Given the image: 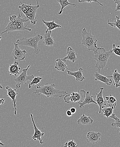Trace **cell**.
<instances>
[{
    "label": "cell",
    "mask_w": 120,
    "mask_h": 147,
    "mask_svg": "<svg viewBox=\"0 0 120 147\" xmlns=\"http://www.w3.org/2000/svg\"><path fill=\"white\" fill-rule=\"evenodd\" d=\"M55 68L58 70L62 71H64L65 70L68 68L66 62L63 61L60 58L56 60Z\"/></svg>",
    "instance_id": "44dd1931"
},
{
    "label": "cell",
    "mask_w": 120,
    "mask_h": 147,
    "mask_svg": "<svg viewBox=\"0 0 120 147\" xmlns=\"http://www.w3.org/2000/svg\"><path fill=\"white\" fill-rule=\"evenodd\" d=\"M112 53H114L115 55L119 56L120 57V46L119 45L116 47L115 44H113V49L110 50Z\"/></svg>",
    "instance_id": "4dcf8cb0"
},
{
    "label": "cell",
    "mask_w": 120,
    "mask_h": 147,
    "mask_svg": "<svg viewBox=\"0 0 120 147\" xmlns=\"http://www.w3.org/2000/svg\"><path fill=\"white\" fill-rule=\"evenodd\" d=\"M20 1L21 6L18 7L19 11L24 14L26 17L30 21L32 25L36 24L38 20L35 16L37 9L40 7L38 1H37V5L35 6H32L31 4H27L26 3L22 2L20 0Z\"/></svg>",
    "instance_id": "277c9868"
},
{
    "label": "cell",
    "mask_w": 120,
    "mask_h": 147,
    "mask_svg": "<svg viewBox=\"0 0 120 147\" xmlns=\"http://www.w3.org/2000/svg\"><path fill=\"white\" fill-rule=\"evenodd\" d=\"M0 145H1V146H5V145H4V144H3V143L2 142H1V140H0Z\"/></svg>",
    "instance_id": "8d00e7d4"
},
{
    "label": "cell",
    "mask_w": 120,
    "mask_h": 147,
    "mask_svg": "<svg viewBox=\"0 0 120 147\" xmlns=\"http://www.w3.org/2000/svg\"><path fill=\"white\" fill-rule=\"evenodd\" d=\"M114 1L115 3L117 4V6H116V8H115V11H120V0H113Z\"/></svg>",
    "instance_id": "d6a6232c"
},
{
    "label": "cell",
    "mask_w": 120,
    "mask_h": 147,
    "mask_svg": "<svg viewBox=\"0 0 120 147\" xmlns=\"http://www.w3.org/2000/svg\"><path fill=\"white\" fill-rule=\"evenodd\" d=\"M30 117L32 119V122L33 123V125L35 133L34 135L32 137V139L35 141H39L41 144H43V140L42 137H43L44 135V133L41 132L40 130H39L36 125L35 123L33 117V115L32 114H30Z\"/></svg>",
    "instance_id": "30bf717a"
},
{
    "label": "cell",
    "mask_w": 120,
    "mask_h": 147,
    "mask_svg": "<svg viewBox=\"0 0 120 147\" xmlns=\"http://www.w3.org/2000/svg\"><path fill=\"white\" fill-rule=\"evenodd\" d=\"M86 92L84 90H81L77 92H72L71 94L66 95L64 96V100L66 102H82L86 96Z\"/></svg>",
    "instance_id": "ba28073f"
},
{
    "label": "cell",
    "mask_w": 120,
    "mask_h": 147,
    "mask_svg": "<svg viewBox=\"0 0 120 147\" xmlns=\"http://www.w3.org/2000/svg\"><path fill=\"white\" fill-rule=\"evenodd\" d=\"M95 55L92 56L93 58L96 61V67L98 73H100V69H102L104 73V68L105 67L109 57L112 54L110 51L107 52L105 49L103 48H98L96 52H94Z\"/></svg>",
    "instance_id": "3957f363"
},
{
    "label": "cell",
    "mask_w": 120,
    "mask_h": 147,
    "mask_svg": "<svg viewBox=\"0 0 120 147\" xmlns=\"http://www.w3.org/2000/svg\"><path fill=\"white\" fill-rule=\"evenodd\" d=\"M5 99H0V105H1V104H3V103H4V102H5Z\"/></svg>",
    "instance_id": "d590c367"
},
{
    "label": "cell",
    "mask_w": 120,
    "mask_h": 147,
    "mask_svg": "<svg viewBox=\"0 0 120 147\" xmlns=\"http://www.w3.org/2000/svg\"><path fill=\"white\" fill-rule=\"evenodd\" d=\"M66 114L68 117H71V116L73 115V114H72V112L70 111V110H68L66 111Z\"/></svg>",
    "instance_id": "e575fe53"
},
{
    "label": "cell",
    "mask_w": 120,
    "mask_h": 147,
    "mask_svg": "<svg viewBox=\"0 0 120 147\" xmlns=\"http://www.w3.org/2000/svg\"><path fill=\"white\" fill-rule=\"evenodd\" d=\"M93 122V120L91 118L90 116H86L84 114L81 116L80 118L77 121L78 124L82 125L91 124Z\"/></svg>",
    "instance_id": "ffe728a7"
},
{
    "label": "cell",
    "mask_w": 120,
    "mask_h": 147,
    "mask_svg": "<svg viewBox=\"0 0 120 147\" xmlns=\"http://www.w3.org/2000/svg\"><path fill=\"white\" fill-rule=\"evenodd\" d=\"M83 69L82 68H80L78 71L72 72V71H67V73L68 75L75 77L76 81L82 82L85 79V77L83 76Z\"/></svg>",
    "instance_id": "d6986e66"
},
{
    "label": "cell",
    "mask_w": 120,
    "mask_h": 147,
    "mask_svg": "<svg viewBox=\"0 0 120 147\" xmlns=\"http://www.w3.org/2000/svg\"><path fill=\"white\" fill-rule=\"evenodd\" d=\"M42 79V78L40 76L34 77L33 80L31 81L30 83H29V88H30L33 86L35 85H38V84L41 82V80Z\"/></svg>",
    "instance_id": "f1b7e54d"
},
{
    "label": "cell",
    "mask_w": 120,
    "mask_h": 147,
    "mask_svg": "<svg viewBox=\"0 0 120 147\" xmlns=\"http://www.w3.org/2000/svg\"><path fill=\"white\" fill-rule=\"evenodd\" d=\"M41 20L45 25L47 27V30H48L52 31L56 28L61 27V26L55 23L54 20L51 21H45L43 19H42Z\"/></svg>",
    "instance_id": "7402d4cb"
},
{
    "label": "cell",
    "mask_w": 120,
    "mask_h": 147,
    "mask_svg": "<svg viewBox=\"0 0 120 147\" xmlns=\"http://www.w3.org/2000/svg\"><path fill=\"white\" fill-rule=\"evenodd\" d=\"M93 97V96L90 94L89 91H87L86 93V96H85L84 100L82 102H78V103L79 104V108H83L85 105L89 104L90 103H95V104H97L96 102L94 100Z\"/></svg>",
    "instance_id": "e0dca14e"
},
{
    "label": "cell",
    "mask_w": 120,
    "mask_h": 147,
    "mask_svg": "<svg viewBox=\"0 0 120 147\" xmlns=\"http://www.w3.org/2000/svg\"><path fill=\"white\" fill-rule=\"evenodd\" d=\"M30 67L29 65L27 68L23 69L22 72L18 76L16 77V78L14 79V80L16 83V87L17 88H20L21 85L24 84H26V83L29 84L28 81H32L33 79L34 78L33 75H27V71L28 69Z\"/></svg>",
    "instance_id": "52a82bcc"
},
{
    "label": "cell",
    "mask_w": 120,
    "mask_h": 147,
    "mask_svg": "<svg viewBox=\"0 0 120 147\" xmlns=\"http://www.w3.org/2000/svg\"><path fill=\"white\" fill-rule=\"evenodd\" d=\"M67 56L61 59L63 61L66 62V60H69L72 62L74 63L77 60V54L75 51L70 47L67 48Z\"/></svg>",
    "instance_id": "9a60e30c"
},
{
    "label": "cell",
    "mask_w": 120,
    "mask_h": 147,
    "mask_svg": "<svg viewBox=\"0 0 120 147\" xmlns=\"http://www.w3.org/2000/svg\"><path fill=\"white\" fill-rule=\"evenodd\" d=\"M51 34L52 31H49L47 30L43 37L42 44L45 45L46 47H52L55 46V42L51 36Z\"/></svg>",
    "instance_id": "5bb4252c"
},
{
    "label": "cell",
    "mask_w": 120,
    "mask_h": 147,
    "mask_svg": "<svg viewBox=\"0 0 120 147\" xmlns=\"http://www.w3.org/2000/svg\"><path fill=\"white\" fill-rule=\"evenodd\" d=\"M106 77H111L114 80L115 83L114 84L115 87L118 88L120 86V73L118 72L117 69H115L114 71L112 76H107Z\"/></svg>",
    "instance_id": "cb8c5ba5"
},
{
    "label": "cell",
    "mask_w": 120,
    "mask_h": 147,
    "mask_svg": "<svg viewBox=\"0 0 120 147\" xmlns=\"http://www.w3.org/2000/svg\"><path fill=\"white\" fill-rule=\"evenodd\" d=\"M94 76L95 78V81L98 80L101 81L108 86H110L113 83V81L111 79L108 78L106 76L101 75L98 72H95L94 74Z\"/></svg>",
    "instance_id": "ac0fdd59"
},
{
    "label": "cell",
    "mask_w": 120,
    "mask_h": 147,
    "mask_svg": "<svg viewBox=\"0 0 120 147\" xmlns=\"http://www.w3.org/2000/svg\"><path fill=\"white\" fill-rule=\"evenodd\" d=\"M101 111H103V115L105 116L107 118H109V117H110L113 114V109L111 107L110 108L105 107L102 109Z\"/></svg>",
    "instance_id": "83f0119b"
},
{
    "label": "cell",
    "mask_w": 120,
    "mask_h": 147,
    "mask_svg": "<svg viewBox=\"0 0 120 147\" xmlns=\"http://www.w3.org/2000/svg\"><path fill=\"white\" fill-rule=\"evenodd\" d=\"M2 37H1V35H0V40H1V39Z\"/></svg>",
    "instance_id": "f35d334b"
},
{
    "label": "cell",
    "mask_w": 120,
    "mask_h": 147,
    "mask_svg": "<svg viewBox=\"0 0 120 147\" xmlns=\"http://www.w3.org/2000/svg\"><path fill=\"white\" fill-rule=\"evenodd\" d=\"M14 49L12 53V57L15 60L23 61L25 58L26 54L27 53L25 50H21L18 47V45L14 42Z\"/></svg>",
    "instance_id": "9c48e42d"
},
{
    "label": "cell",
    "mask_w": 120,
    "mask_h": 147,
    "mask_svg": "<svg viewBox=\"0 0 120 147\" xmlns=\"http://www.w3.org/2000/svg\"><path fill=\"white\" fill-rule=\"evenodd\" d=\"M64 147H79V146L74 140H71L65 143Z\"/></svg>",
    "instance_id": "f546056e"
},
{
    "label": "cell",
    "mask_w": 120,
    "mask_h": 147,
    "mask_svg": "<svg viewBox=\"0 0 120 147\" xmlns=\"http://www.w3.org/2000/svg\"><path fill=\"white\" fill-rule=\"evenodd\" d=\"M3 88L2 86L1 85V84H0V88H1V89H2V88Z\"/></svg>",
    "instance_id": "74e56055"
},
{
    "label": "cell",
    "mask_w": 120,
    "mask_h": 147,
    "mask_svg": "<svg viewBox=\"0 0 120 147\" xmlns=\"http://www.w3.org/2000/svg\"><path fill=\"white\" fill-rule=\"evenodd\" d=\"M101 134L100 132L95 131H89L87 134V141L88 142H90L93 144H96L101 141L100 137Z\"/></svg>",
    "instance_id": "7c38bea8"
},
{
    "label": "cell",
    "mask_w": 120,
    "mask_h": 147,
    "mask_svg": "<svg viewBox=\"0 0 120 147\" xmlns=\"http://www.w3.org/2000/svg\"><path fill=\"white\" fill-rule=\"evenodd\" d=\"M56 1H57L59 3V4L61 6V9H60V11L58 12L59 15H61L64 11L65 8L69 5H71L73 7H75L77 6V4L70 3L68 1V0H56Z\"/></svg>",
    "instance_id": "603a6c76"
},
{
    "label": "cell",
    "mask_w": 120,
    "mask_h": 147,
    "mask_svg": "<svg viewBox=\"0 0 120 147\" xmlns=\"http://www.w3.org/2000/svg\"><path fill=\"white\" fill-rule=\"evenodd\" d=\"M110 117L112 118L113 119L115 120V122L114 123H112L111 125L112 126L115 127H118L119 130L117 131H118L119 130H120L119 132V134H120V119L117 117L115 115V114L113 113L111 116H110Z\"/></svg>",
    "instance_id": "484cf974"
},
{
    "label": "cell",
    "mask_w": 120,
    "mask_h": 147,
    "mask_svg": "<svg viewBox=\"0 0 120 147\" xmlns=\"http://www.w3.org/2000/svg\"><path fill=\"white\" fill-rule=\"evenodd\" d=\"M22 14L20 12L18 13V16L16 15L10 16L9 18V21L8 24L5 28V30L0 35L9 32L16 31L28 30L31 31L32 29L28 28L27 26H24V23L29 21V20L26 17L22 18Z\"/></svg>",
    "instance_id": "6da1fadb"
},
{
    "label": "cell",
    "mask_w": 120,
    "mask_h": 147,
    "mask_svg": "<svg viewBox=\"0 0 120 147\" xmlns=\"http://www.w3.org/2000/svg\"><path fill=\"white\" fill-rule=\"evenodd\" d=\"M55 84H48V83L42 85L41 86L37 85V88L33 92L34 94L40 95L43 94L46 96L47 97H60L65 96L70 94L66 92L65 91H62L55 88Z\"/></svg>",
    "instance_id": "7a4b0ae2"
},
{
    "label": "cell",
    "mask_w": 120,
    "mask_h": 147,
    "mask_svg": "<svg viewBox=\"0 0 120 147\" xmlns=\"http://www.w3.org/2000/svg\"><path fill=\"white\" fill-rule=\"evenodd\" d=\"M82 40L80 44L83 45L84 47L87 48V51H92L96 52L98 47L97 45V40L96 37L92 34L91 30L89 32L87 31L85 28H83L82 31Z\"/></svg>",
    "instance_id": "5b68a950"
},
{
    "label": "cell",
    "mask_w": 120,
    "mask_h": 147,
    "mask_svg": "<svg viewBox=\"0 0 120 147\" xmlns=\"http://www.w3.org/2000/svg\"><path fill=\"white\" fill-rule=\"evenodd\" d=\"M104 89V88H100V92L98 93H96V97L94 99V100L99 106V110L98 113L99 114L101 113L102 109L105 108L106 105V102L104 100L103 96V91Z\"/></svg>",
    "instance_id": "8fae6325"
},
{
    "label": "cell",
    "mask_w": 120,
    "mask_h": 147,
    "mask_svg": "<svg viewBox=\"0 0 120 147\" xmlns=\"http://www.w3.org/2000/svg\"><path fill=\"white\" fill-rule=\"evenodd\" d=\"M78 1L79 3L87 2L89 3H91L92 2H94L98 3V4H100V6H103V4L100 3L97 0H78Z\"/></svg>",
    "instance_id": "1f68e13d"
},
{
    "label": "cell",
    "mask_w": 120,
    "mask_h": 147,
    "mask_svg": "<svg viewBox=\"0 0 120 147\" xmlns=\"http://www.w3.org/2000/svg\"><path fill=\"white\" fill-rule=\"evenodd\" d=\"M43 36L37 34L34 37L30 38H23L22 39H18L16 43L18 45L26 46L33 48L34 49L35 53V54H39L41 50L39 48L38 43L40 40H43Z\"/></svg>",
    "instance_id": "8992f818"
},
{
    "label": "cell",
    "mask_w": 120,
    "mask_h": 147,
    "mask_svg": "<svg viewBox=\"0 0 120 147\" xmlns=\"http://www.w3.org/2000/svg\"><path fill=\"white\" fill-rule=\"evenodd\" d=\"M106 99L108 102V105L111 108L115 109L117 105V100L113 96L110 94L109 96H106L105 97Z\"/></svg>",
    "instance_id": "d4e9b609"
},
{
    "label": "cell",
    "mask_w": 120,
    "mask_h": 147,
    "mask_svg": "<svg viewBox=\"0 0 120 147\" xmlns=\"http://www.w3.org/2000/svg\"><path fill=\"white\" fill-rule=\"evenodd\" d=\"M115 17H116V19L115 20L114 22H110L109 20H108V25H109L112 27H114V28L116 27V28H118V30H119L120 31V16H116Z\"/></svg>",
    "instance_id": "4316f807"
},
{
    "label": "cell",
    "mask_w": 120,
    "mask_h": 147,
    "mask_svg": "<svg viewBox=\"0 0 120 147\" xmlns=\"http://www.w3.org/2000/svg\"><path fill=\"white\" fill-rule=\"evenodd\" d=\"M19 62L16 61H15L12 64L10 65L8 71L9 75H14L16 77H17L18 75L20 74L19 71L21 69V68L19 67Z\"/></svg>",
    "instance_id": "2e32d148"
},
{
    "label": "cell",
    "mask_w": 120,
    "mask_h": 147,
    "mask_svg": "<svg viewBox=\"0 0 120 147\" xmlns=\"http://www.w3.org/2000/svg\"><path fill=\"white\" fill-rule=\"evenodd\" d=\"M6 89L7 91V96H9L10 97L12 100V102L14 105V114L15 115H17L16 113V96L17 95L18 93L16 92V89H13L9 86H7L6 87Z\"/></svg>",
    "instance_id": "4fadbf2b"
},
{
    "label": "cell",
    "mask_w": 120,
    "mask_h": 147,
    "mask_svg": "<svg viewBox=\"0 0 120 147\" xmlns=\"http://www.w3.org/2000/svg\"><path fill=\"white\" fill-rule=\"evenodd\" d=\"M70 111H71V112H72V114H75L76 113V111H77V110L75 109V108H74V107H72L70 109Z\"/></svg>",
    "instance_id": "836d02e7"
}]
</instances>
